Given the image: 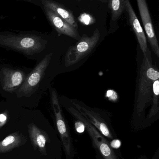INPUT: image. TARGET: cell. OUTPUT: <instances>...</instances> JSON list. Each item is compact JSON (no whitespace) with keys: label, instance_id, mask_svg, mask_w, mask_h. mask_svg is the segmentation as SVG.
<instances>
[{"label":"cell","instance_id":"9c48e42d","mask_svg":"<svg viewBox=\"0 0 159 159\" xmlns=\"http://www.w3.org/2000/svg\"><path fill=\"white\" fill-rule=\"evenodd\" d=\"M137 3L143 27L152 50L154 54L159 57V44L153 29L148 4L145 0H137Z\"/></svg>","mask_w":159,"mask_h":159},{"label":"cell","instance_id":"e0dca14e","mask_svg":"<svg viewBox=\"0 0 159 159\" xmlns=\"http://www.w3.org/2000/svg\"><path fill=\"white\" fill-rule=\"evenodd\" d=\"M79 21L85 25H89L93 24L95 22V19L92 16L87 14L84 13L79 16Z\"/></svg>","mask_w":159,"mask_h":159},{"label":"cell","instance_id":"d6986e66","mask_svg":"<svg viewBox=\"0 0 159 159\" xmlns=\"http://www.w3.org/2000/svg\"><path fill=\"white\" fill-rule=\"evenodd\" d=\"M75 128L76 131L79 133H82L85 130V126L83 123L78 120L75 123Z\"/></svg>","mask_w":159,"mask_h":159},{"label":"cell","instance_id":"7a4b0ae2","mask_svg":"<svg viewBox=\"0 0 159 159\" xmlns=\"http://www.w3.org/2000/svg\"><path fill=\"white\" fill-rule=\"evenodd\" d=\"M159 79V70L153 66L151 52L148 49L147 53L143 56L139 70L134 107L137 116H141L152 100V85L154 81Z\"/></svg>","mask_w":159,"mask_h":159},{"label":"cell","instance_id":"3957f363","mask_svg":"<svg viewBox=\"0 0 159 159\" xmlns=\"http://www.w3.org/2000/svg\"><path fill=\"white\" fill-rule=\"evenodd\" d=\"M53 55V52L48 53L39 60V63L28 74L23 85L15 93L16 97L30 98L43 92L47 86V73Z\"/></svg>","mask_w":159,"mask_h":159},{"label":"cell","instance_id":"ac0fdd59","mask_svg":"<svg viewBox=\"0 0 159 159\" xmlns=\"http://www.w3.org/2000/svg\"><path fill=\"white\" fill-rule=\"evenodd\" d=\"M8 112L7 111L0 113V129L4 126L8 120Z\"/></svg>","mask_w":159,"mask_h":159},{"label":"cell","instance_id":"9a60e30c","mask_svg":"<svg viewBox=\"0 0 159 159\" xmlns=\"http://www.w3.org/2000/svg\"><path fill=\"white\" fill-rule=\"evenodd\" d=\"M126 0H112L109 1L108 7L111 11L110 28L113 30L117 26V23L125 10Z\"/></svg>","mask_w":159,"mask_h":159},{"label":"cell","instance_id":"30bf717a","mask_svg":"<svg viewBox=\"0 0 159 159\" xmlns=\"http://www.w3.org/2000/svg\"><path fill=\"white\" fill-rule=\"evenodd\" d=\"M42 8L48 21L59 35H65L78 41L80 39L81 37L78 30L70 25L52 10L43 6H42Z\"/></svg>","mask_w":159,"mask_h":159},{"label":"cell","instance_id":"5bb4252c","mask_svg":"<svg viewBox=\"0 0 159 159\" xmlns=\"http://www.w3.org/2000/svg\"><path fill=\"white\" fill-rule=\"evenodd\" d=\"M26 142L25 137L20 133L16 132L11 134L0 141V153L11 151L13 149L24 145Z\"/></svg>","mask_w":159,"mask_h":159},{"label":"cell","instance_id":"7c38bea8","mask_svg":"<svg viewBox=\"0 0 159 159\" xmlns=\"http://www.w3.org/2000/svg\"><path fill=\"white\" fill-rule=\"evenodd\" d=\"M28 131L34 148L39 150L42 155L46 154V143L50 140L47 134L34 123L29 125Z\"/></svg>","mask_w":159,"mask_h":159},{"label":"cell","instance_id":"277c9868","mask_svg":"<svg viewBox=\"0 0 159 159\" xmlns=\"http://www.w3.org/2000/svg\"><path fill=\"white\" fill-rule=\"evenodd\" d=\"M51 104L54 113L57 127L62 140L66 159H73L75 154L74 146L66 122L63 116L58 96L55 88L50 86Z\"/></svg>","mask_w":159,"mask_h":159},{"label":"cell","instance_id":"4fadbf2b","mask_svg":"<svg viewBox=\"0 0 159 159\" xmlns=\"http://www.w3.org/2000/svg\"><path fill=\"white\" fill-rule=\"evenodd\" d=\"M41 2L42 6L52 10L70 25L78 30V24L71 11L64 7L61 3L52 0H42Z\"/></svg>","mask_w":159,"mask_h":159},{"label":"cell","instance_id":"6da1fadb","mask_svg":"<svg viewBox=\"0 0 159 159\" xmlns=\"http://www.w3.org/2000/svg\"><path fill=\"white\" fill-rule=\"evenodd\" d=\"M48 43L43 34L0 32V47L21 53L30 59L42 58Z\"/></svg>","mask_w":159,"mask_h":159},{"label":"cell","instance_id":"52a82bcc","mask_svg":"<svg viewBox=\"0 0 159 159\" xmlns=\"http://www.w3.org/2000/svg\"><path fill=\"white\" fill-rule=\"evenodd\" d=\"M28 73L14 68L3 66L0 69V88L4 93H15L23 85Z\"/></svg>","mask_w":159,"mask_h":159},{"label":"cell","instance_id":"8992f818","mask_svg":"<svg viewBox=\"0 0 159 159\" xmlns=\"http://www.w3.org/2000/svg\"><path fill=\"white\" fill-rule=\"evenodd\" d=\"M68 111L76 119L84 125L85 128L92 138L94 146L98 149L104 159H117L116 154L108 141L101 133L89 122L73 106L66 107Z\"/></svg>","mask_w":159,"mask_h":159},{"label":"cell","instance_id":"2e32d148","mask_svg":"<svg viewBox=\"0 0 159 159\" xmlns=\"http://www.w3.org/2000/svg\"><path fill=\"white\" fill-rule=\"evenodd\" d=\"M152 106L148 115V118L152 119L155 115L158 114L159 111V80L154 81L152 85Z\"/></svg>","mask_w":159,"mask_h":159},{"label":"cell","instance_id":"5b68a950","mask_svg":"<svg viewBox=\"0 0 159 159\" xmlns=\"http://www.w3.org/2000/svg\"><path fill=\"white\" fill-rule=\"evenodd\" d=\"M100 36L98 29L95 30L91 37L84 34L80 39L70 47L67 51L65 58V66L68 67L75 65L88 55L98 43Z\"/></svg>","mask_w":159,"mask_h":159},{"label":"cell","instance_id":"8fae6325","mask_svg":"<svg viewBox=\"0 0 159 159\" xmlns=\"http://www.w3.org/2000/svg\"><path fill=\"white\" fill-rule=\"evenodd\" d=\"M125 10L128 14L129 23L135 34L139 47L145 55L148 51V46L145 32L129 0H126Z\"/></svg>","mask_w":159,"mask_h":159},{"label":"cell","instance_id":"ba28073f","mask_svg":"<svg viewBox=\"0 0 159 159\" xmlns=\"http://www.w3.org/2000/svg\"><path fill=\"white\" fill-rule=\"evenodd\" d=\"M71 102L75 109L101 134L110 139H113V135L107 121L99 113L78 100H71Z\"/></svg>","mask_w":159,"mask_h":159}]
</instances>
